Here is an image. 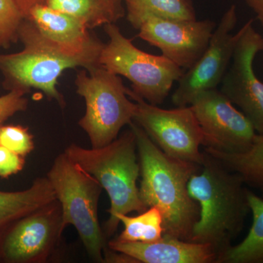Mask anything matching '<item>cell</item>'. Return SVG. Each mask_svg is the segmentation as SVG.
I'll return each instance as SVG.
<instances>
[{"label":"cell","mask_w":263,"mask_h":263,"mask_svg":"<svg viewBox=\"0 0 263 263\" xmlns=\"http://www.w3.org/2000/svg\"><path fill=\"white\" fill-rule=\"evenodd\" d=\"M129 125L136 136L142 201L147 208L160 209L164 235L190 240L198 219L199 206L189 195L188 183L200 165L170 157L136 122L133 121Z\"/></svg>","instance_id":"6da1fadb"},{"label":"cell","mask_w":263,"mask_h":263,"mask_svg":"<svg viewBox=\"0 0 263 263\" xmlns=\"http://www.w3.org/2000/svg\"><path fill=\"white\" fill-rule=\"evenodd\" d=\"M202 171L188 183V193L198 203L199 217L190 241L212 246L218 255L241 231L249 209L247 190L239 175L204 152Z\"/></svg>","instance_id":"7a4b0ae2"},{"label":"cell","mask_w":263,"mask_h":263,"mask_svg":"<svg viewBox=\"0 0 263 263\" xmlns=\"http://www.w3.org/2000/svg\"><path fill=\"white\" fill-rule=\"evenodd\" d=\"M64 152L108 194L110 216L105 223V236H111L117 231L118 216L134 212L141 214L148 209L142 201L137 184L141 168L136 136L131 128L101 148H85L72 143Z\"/></svg>","instance_id":"3957f363"},{"label":"cell","mask_w":263,"mask_h":263,"mask_svg":"<svg viewBox=\"0 0 263 263\" xmlns=\"http://www.w3.org/2000/svg\"><path fill=\"white\" fill-rule=\"evenodd\" d=\"M46 176L61 205L63 228L73 226L89 257L105 262L108 243L98 218L103 187L65 152L57 156Z\"/></svg>","instance_id":"277c9868"},{"label":"cell","mask_w":263,"mask_h":263,"mask_svg":"<svg viewBox=\"0 0 263 263\" xmlns=\"http://www.w3.org/2000/svg\"><path fill=\"white\" fill-rule=\"evenodd\" d=\"M24 49L12 54H0V70L12 89L28 91L31 88L42 91L64 108L63 95L57 88L59 78L66 69L82 67L86 70L97 67L83 57L74 56L48 42L28 19L24 18L18 32Z\"/></svg>","instance_id":"5b68a950"},{"label":"cell","mask_w":263,"mask_h":263,"mask_svg":"<svg viewBox=\"0 0 263 263\" xmlns=\"http://www.w3.org/2000/svg\"><path fill=\"white\" fill-rule=\"evenodd\" d=\"M76 92L84 98L86 111L79 125L89 136L92 148H101L118 138L136 115L137 104L127 98L120 76L101 66L76 74Z\"/></svg>","instance_id":"8992f818"},{"label":"cell","mask_w":263,"mask_h":263,"mask_svg":"<svg viewBox=\"0 0 263 263\" xmlns=\"http://www.w3.org/2000/svg\"><path fill=\"white\" fill-rule=\"evenodd\" d=\"M108 42L104 44L99 65L109 72L124 76L132 83V90L147 103H163L183 70L163 55L140 50L121 32L115 23L104 25Z\"/></svg>","instance_id":"52a82bcc"},{"label":"cell","mask_w":263,"mask_h":263,"mask_svg":"<svg viewBox=\"0 0 263 263\" xmlns=\"http://www.w3.org/2000/svg\"><path fill=\"white\" fill-rule=\"evenodd\" d=\"M64 230L56 199L0 230V261L47 262L60 247Z\"/></svg>","instance_id":"ba28073f"},{"label":"cell","mask_w":263,"mask_h":263,"mask_svg":"<svg viewBox=\"0 0 263 263\" xmlns=\"http://www.w3.org/2000/svg\"><path fill=\"white\" fill-rule=\"evenodd\" d=\"M126 91L137 104L133 121L164 153L201 165L204 153L200 148L204 146V135L190 105L166 110L147 103L130 89Z\"/></svg>","instance_id":"9c48e42d"},{"label":"cell","mask_w":263,"mask_h":263,"mask_svg":"<svg viewBox=\"0 0 263 263\" xmlns=\"http://www.w3.org/2000/svg\"><path fill=\"white\" fill-rule=\"evenodd\" d=\"M237 21L236 6L232 5L216 25L206 49L178 81L179 85L172 96L176 106H188L199 93L215 89L220 84L241 34V28L235 34L232 33Z\"/></svg>","instance_id":"30bf717a"},{"label":"cell","mask_w":263,"mask_h":263,"mask_svg":"<svg viewBox=\"0 0 263 263\" xmlns=\"http://www.w3.org/2000/svg\"><path fill=\"white\" fill-rule=\"evenodd\" d=\"M253 19L241 27L232 63L221 81L220 91L241 109L256 133L263 136V83L254 72V58L263 51V36L254 29Z\"/></svg>","instance_id":"8fae6325"},{"label":"cell","mask_w":263,"mask_h":263,"mask_svg":"<svg viewBox=\"0 0 263 263\" xmlns=\"http://www.w3.org/2000/svg\"><path fill=\"white\" fill-rule=\"evenodd\" d=\"M190 105L203 133L206 148L238 154L252 146L257 135L253 125L220 91H202Z\"/></svg>","instance_id":"7c38bea8"},{"label":"cell","mask_w":263,"mask_h":263,"mask_svg":"<svg viewBox=\"0 0 263 263\" xmlns=\"http://www.w3.org/2000/svg\"><path fill=\"white\" fill-rule=\"evenodd\" d=\"M216 27L211 20L150 17L138 29V37L158 48L181 69L188 70L206 49Z\"/></svg>","instance_id":"4fadbf2b"},{"label":"cell","mask_w":263,"mask_h":263,"mask_svg":"<svg viewBox=\"0 0 263 263\" xmlns=\"http://www.w3.org/2000/svg\"><path fill=\"white\" fill-rule=\"evenodd\" d=\"M24 18L28 19L48 42L62 51L99 65L104 43L93 37L89 29L79 19L45 4L33 6Z\"/></svg>","instance_id":"5bb4252c"},{"label":"cell","mask_w":263,"mask_h":263,"mask_svg":"<svg viewBox=\"0 0 263 263\" xmlns=\"http://www.w3.org/2000/svg\"><path fill=\"white\" fill-rule=\"evenodd\" d=\"M108 248L127 256L133 262L209 263L216 262L217 252L206 243H195L163 235L155 241L130 242L115 238Z\"/></svg>","instance_id":"9a60e30c"},{"label":"cell","mask_w":263,"mask_h":263,"mask_svg":"<svg viewBox=\"0 0 263 263\" xmlns=\"http://www.w3.org/2000/svg\"><path fill=\"white\" fill-rule=\"evenodd\" d=\"M56 199L47 176L37 178L30 187L24 191H0V230Z\"/></svg>","instance_id":"2e32d148"},{"label":"cell","mask_w":263,"mask_h":263,"mask_svg":"<svg viewBox=\"0 0 263 263\" xmlns=\"http://www.w3.org/2000/svg\"><path fill=\"white\" fill-rule=\"evenodd\" d=\"M247 199L253 219L248 235L239 245L219 253L216 262L263 263V200L249 191Z\"/></svg>","instance_id":"e0dca14e"},{"label":"cell","mask_w":263,"mask_h":263,"mask_svg":"<svg viewBox=\"0 0 263 263\" xmlns=\"http://www.w3.org/2000/svg\"><path fill=\"white\" fill-rule=\"evenodd\" d=\"M128 22L139 29L150 17L195 20L196 11L192 0H124Z\"/></svg>","instance_id":"ac0fdd59"},{"label":"cell","mask_w":263,"mask_h":263,"mask_svg":"<svg viewBox=\"0 0 263 263\" xmlns=\"http://www.w3.org/2000/svg\"><path fill=\"white\" fill-rule=\"evenodd\" d=\"M205 152L236 173L245 183L258 188L263 193V136L256 135L253 143L243 153H228L205 148Z\"/></svg>","instance_id":"d6986e66"},{"label":"cell","mask_w":263,"mask_h":263,"mask_svg":"<svg viewBox=\"0 0 263 263\" xmlns=\"http://www.w3.org/2000/svg\"><path fill=\"white\" fill-rule=\"evenodd\" d=\"M119 222L124 226V230L118 239L130 242L155 241L163 236V216L157 207H149L136 216L120 214L117 216Z\"/></svg>","instance_id":"ffe728a7"},{"label":"cell","mask_w":263,"mask_h":263,"mask_svg":"<svg viewBox=\"0 0 263 263\" xmlns=\"http://www.w3.org/2000/svg\"><path fill=\"white\" fill-rule=\"evenodd\" d=\"M52 9L79 19L88 27L115 23V21L101 0H46L44 3Z\"/></svg>","instance_id":"44dd1931"},{"label":"cell","mask_w":263,"mask_h":263,"mask_svg":"<svg viewBox=\"0 0 263 263\" xmlns=\"http://www.w3.org/2000/svg\"><path fill=\"white\" fill-rule=\"evenodd\" d=\"M24 19L15 0H0V48H8L18 38Z\"/></svg>","instance_id":"7402d4cb"},{"label":"cell","mask_w":263,"mask_h":263,"mask_svg":"<svg viewBox=\"0 0 263 263\" xmlns=\"http://www.w3.org/2000/svg\"><path fill=\"white\" fill-rule=\"evenodd\" d=\"M0 146L25 157L34 150L33 136L28 128L21 125L0 126Z\"/></svg>","instance_id":"603a6c76"},{"label":"cell","mask_w":263,"mask_h":263,"mask_svg":"<svg viewBox=\"0 0 263 263\" xmlns=\"http://www.w3.org/2000/svg\"><path fill=\"white\" fill-rule=\"evenodd\" d=\"M26 93L24 90L14 89L0 97V126L17 112L27 109L28 101L24 98Z\"/></svg>","instance_id":"cb8c5ba5"},{"label":"cell","mask_w":263,"mask_h":263,"mask_svg":"<svg viewBox=\"0 0 263 263\" xmlns=\"http://www.w3.org/2000/svg\"><path fill=\"white\" fill-rule=\"evenodd\" d=\"M25 164L23 156L0 146V177L8 179L22 171Z\"/></svg>","instance_id":"d4e9b609"},{"label":"cell","mask_w":263,"mask_h":263,"mask_svg":"<svg viewBox=\"0 0 263 263\" xmlns=\"http://www.w3.org/2000/svg\"><path fill=\"white\" fill-rule=\"evenodd\" d=\"M112 15L115 22L122 19L126 14L124 0H101Z\"/></svg>","instance_id":"484cf974"},{"label":"cell","mask_w":263,"mask_h":263,"mask_svg":"<svg viewBox=\"0 0 263 263\" xmlns=\"http://www.w3.org/2000/svg\"><path fill=\"white\" fill-rule=\"evenodd\" d=\"M263 26V0H243Z\"/></svg>","instance_id":"4316f807"},{"label":"cell","mask_w":263,"mask_h":263,"mask_svg":"<svg viewBox=\"0 0 263 263\" xmlns=\"http://www.w3.org/2000/svg\"><path fill=\"white\" fill-rule=\"evenodd\" d=\"M24 18L27 17L29 10L36 5L44 4L46 0H15Z\"/></svg>","instance_id":"83f0119b"}]
</instances>
